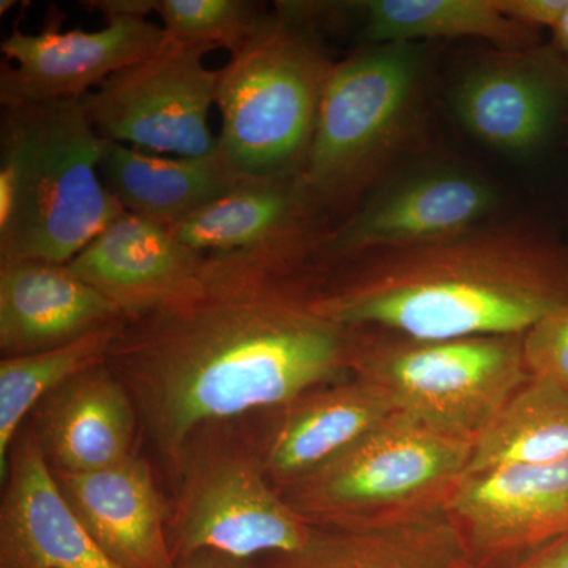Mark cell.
Returning a JSON list of instances; mask_svg holds the SVG:
<instances>
[{"label":"cell","mask_w":568,"mask_h":568,"mask_svg":"<svg viewBox=\"0 0 568 568\" xmlns=\"http://www.w3.org/2000/svg\"><path fill=\"white\" fill-rule=\"evenodd\" d=\"M263 413L205 425L183 447L166 526L174 562L197 551L254 560L308 540L312 526L268 480Z\"/></svg>","instance_id":"6"},{"label":"cell","mask_w":568,"mask_h":568,"mask_svg":"<svg viewBox=\"0 0 568 568\" xmlns=\"http://www.w3.org/2000/svg\"><path fill=\"white\" fill-rule=\"evenodd\" d=\"M351 20L366 43H418L422 40H484L500 52L529 51L540 33L518 24L495 0H362L331 2L328 28Z\"/></svg>","instance_id":"23"},{"label":"cell","mask_w":568,"mask_h":568,"mask_svg":"<svg viewBox=\"0 0 568 568\" xmlns=\"http://www.w3.org/2000/svg\"><path fill=\"white\" fill-rule=\"evenodd\" d=\"M394 413L357 377L304 392L263 413L264 463L276 491L353 446Z\"/></svg>","instance_id":"18"},{"label":"cell","mask_w":568,"mask_h":568,"mask_svg":"<svg viewBox=\"0 0 568 568\" xmlns=\"http://www.w3.org/2000/svg\"><path fill=\"white\" fill-rule=\"evenodd\" d=\"M497 196L489 183L450 166L424 168L383 181L317 246L334 263L368 250L437 241L487 223Z\"/></svg>","instance_id":"10"},{"label":"cell","mask_w":568,"mask_h":568,"mask_svg":"<svg viewBox=\"0 0 568 568\" xmlns=\"http://www.w3.org/2000/svg\"><path fill=\"white\" fill-rule=\"evenodd\" d=\"M552 36H555V50L559 52L560 58L564 59L568 67V7L562 20L559 21V24L552 31Z\"/></svg>","instance_id":"32"},{"label":"cell","mask_w":568,"mask_h":568,"mask_svg":"<svg viewBox=\"0 0 568 568\" xmlns=\"http://www.w3.org/2000/svg\"><path fill=\"white\" fill-rule=\"evenodd\" d=\"M254 568H476L446 511L379 528L312 526L304 547Z\"/></svg>","instance_id":"21"},{"label":"cell","mask_w":568,"mask_h":568,"mask_svg":"<svg viewBox=\"0 0 568 568\" xmlns=\"http://www.w3.org/2000/svg\"><path fill=\"white\" fill-rule=\"evenodd\" d=\"M349 375L394 413L474 444L530 377L523 335L424 339L366 327L353 328Z\"/></svg>","instance_id":"8"},{"label":"cell","mask_w":568,"mask_h":568,"mask_svg":"<svg viewBox=\"0 0 568 568\" xmlns=\"http://www.w3.org/2000/svg\"><path fill=\"white\" fill-rule=\"evenodd\" d=\"M567 93L568 67L558 51L500 52L467 71L454 110L481 144L525 156L548 141Z\"/></svg>","instance_id":"13"},{"label":"cell","mask_w":568,"mask_h":568,"mask_svg":"<svg viewBox=\"0 0 568 568\" xmlns=\"http://www.w3.org/2000/svg\"><path fill=\"white\" fill-rule=\"evenodd\" d=\"M529 375L568 390V304L541 317L523 335Z\"/></svg>","instance_id":"27"},{"label":"cell","mask_w":568,"mask_h":568,"mask_svg":"<svg viewBox=\"0 0 568 568\" xmlns=\"http://www.w3.org/2000/svg\"><path fill=\"white\" fill-rule=\"evenodd\" d=\"M129 317L69 264L21 261L0 265V353L18 357L54 349Z\"/></svg>","instance_id":"19"},{"label":"cell","mask_w":568,"mask_h":568,"mask_svg":"<svg viewBox=\"0 0 568 568\" xmlns=\"http://www.w3.org/2000/svg\"><path fill=\"white\" fill-rule=\"evenodd\" d=\"M564 458H568V390L530 376L477 437L466 474Z\"/></svg>","instance_id":"24"},{"label":"cell","mask_w":568,"mask_h":568,"mask_svg":"<svg viewBox=\"0 0 568 568\" xmlns=\"http://www.w3.org/2000/svg\"><path fill=\"white\" fill-rule=\"evenodd\" d=\"M175 568H254L253 560L231 558L216 551H197L175 562Z\"/></svg>","instance_id":"31"},{"label":"cell","mask_w":568,"mask_h":568,"mask_svg":"<svg viewBox=\"0 0 568 568\" xmlns=\"http://www.w3.org/2000/svg\"><path fill=\"white\" fill-rule=\"evenodd\" d=\"M2 481L0 568H121L71 510L29 424L11 444Z\"/></svg>","instance_id":"14"},{"label":"cell","mask_w":568,"mask_h":568,"mask_svg":"<svg viewBox=\"0 0 568 568\" xmlns=\"http://www.w3.org/2000/svg\"><path fill=\"white\" fill-rule=\"evenodd\" d=\"M207 48L168 40L144 61L112 74L81 102L103 140L151 153L204 156L219 149L209 118L219 70L204 65Z\"/></svg>","instance_id":"9"},{"label":"cell","mask_w":568,"mask_h":568,"mask_svg":"<svg viewBox=\"0 0 568 568\" xmlns=\"http://www.w3.org/2000/svg\"><path fill=\"white\" fill-rule=\"evenodd\" d=\"M474 443L392 413L353 446L280 488L310 526L379 528L446 511Z\"/></svg>","instance_id":"7"},{"label":"cell","mask_w":568,"mask_h":568,"mask_svg":"<svg viewBox=\"0 0 568 568\" xmlns=\"http://www.w3.org/2000/svg\"><path fill=\"white\" fill-rule=\"evenodd\" d=\"M204 260L170 227L125 211L69 267L130 317L196 290Z\"/></svg>","instance_id":"16"},{"label":"cell","mask_w":568,"mask_h":568,"mask_svg":"<svg viewBox=\"0 0 568 568\" xmlns=\"http://www.w3.org/2000/svg\"><path fill=\"white\" fill-rule=\"evenodd\" d=\"M100 174L123 211L166 227L183 222L244 181L219 149L194 159H168L106 140Z\"/></svg>","instance_id":"22"},{"label":"cell","mask_w":568,"mask_h":568,"mask_svg":"<svg viewBox=\"0 0 568 568\" xmlns=\"http://www.w3.org/2000/svg\"><path fill=\"white\" fill-rule=\"evenodd\" d=\"M168 40L186 47L231 52L260 28L268 11L246 0H153Z\"/></svg>","instance_id":"26"},{"label":"cell","mask_w":568,"mask_h":568,"mask_svg":"<svg viewBox=\"0 0 568 568\" xmlns=\"http://www.w3.org/2000/svg\"><path fill=\"white\" fill-rule=\"evenodd\" d=\"M317 244L207 254L196 290L126 317L106 365L170 484L196 429L351 376L353 327L313 308Z\"/></svg>","instance_id":"1"},{"label":"cell","mask_w":568,"mask_h":568,"mask_svg":"<svg viewBox=\"0 0 568 568\" xmlns=\"http://www.w3.org/2000/svg\"><path fill=\"white\" fill-rule=\"evenodd\" d=\"M100 549L121 568H175L168 541L171 503L140 454L89 473H52Z\"/></svg>","instance_id":"15"},{"label":"cell","mask_w":568,"mask_h":568,"mask_svg":"<svg viewBox=\"0 0 568 568\" xmlns=\"http://www.w3.org/2000/svg\"><path fill=\"white\" fill-rule=\"evenodd\" d=\"M103 141L81 100L2 106L0 265L69 264L125 212L100 174Z\"/></svg>","instance_id":"3"},{"label":"cell","mask_w":568,"mask_h":568,"mask_svg":"<svg viewBox=\"0 0 568 568\" xmlns=\"http://www.w3.org/2000/svg\"><path fill=\"white\" fill-rule=\"evenodd\" d=\"M493 568H568V536L551 541L514 562Z\"/></svg>","instance_id":"29"},{"label":"cell","mask_w":568,"mask_h":568,"mask_svg":"<svg viewBox=\"0 0 568 568\" xmlns=\"http://www.w3.org/2000/svg\"><path fill=\"white\" fill-rule=\"evenodd\" d=\"M567 304L568 242L528 222L317 263L313 286L336 324L424 339L525 335Z\"/></svg>","instance_id":"2"},{"label":"cell","mask_w":568,"mask_h":568,"mask_svg":"<svg viewBox=\"0 0 568 568\" xmlns=\"http://www.w3.org/2000/svg\"><path fill=\"white\" fill-rule=\"evenodd\" d=\"M476 568L568 536V458L465 474L446 507Z\"/></svg>","instance_id":"11"},{"label":"cell","mask_w":568,"mask_h":568,"mask_svg":"<svg viewBox=\"0 0 568 568\" xmlns=\"http://www.w3.org/2000/svg\"><path fill=\"white\" fill-rule=\"evenodd\" d=\"M166 43L163 28L136 17L114 18L100 31L47 28L26 33L17 29L0 47L7 61L0 71V103L81 100L112 74L151 58Z\"/></svg>","instance_id":"12"},{"label":"cell","mask_w":568,"mask_h":568,"mask_svg":"<svg viewBox=\"0 0 568 568\" xmlns=\"http://www.w3.org/2000/svg\"><path fill=\"white\" fill-rule=\"evenodd\" d=\"M420 78L416 43H365L335 63L301 173L310 200L332 224L386 179L413 126Z\"/></svg>","instance_id":"5"},{"label":"cell","mask_w":568,"mask_h":568,"mask_svg":"<svg viewBox=\"0 0 568 568\" xmlns=\"http://www.w3.org/2000/svg\"><path fill=\"white\" fill-rule=\"evenodd\" d=\"M497 9L530 31H555L562 20L568 0H495Z\"/></svg>","instance_id":"28"},{"label":"cell","mask_w":568,"mask_h":568,"mask_svg":"<svg viewBox=\"0 0 568 568\" xmlns=\"http://www.w3.org/2000/svg\"><path fill=\"white\" fill-rule=\"evenodd\" d=\"M334 226L310 200L301 175L244 179L219 200L170 227L204 254L321 242Z\"/></svg>","instance_id":"20"},{"label":"cell","mask_w":568,"mask_h":568,"mask_svg":"<svg viewBox=\"0 0 568 568\" xmlns=\"http://www.w3.org/2000/svg\"><path fill=\"white\" fill-rule=\"evenodd\" d=\"M316 32L268 13L219 70V151L244 179L301 175L335 67Z\"/></svg>","instance_id":"4"},{"label":"cell","mask_w":568,"mask_h":568,"mask_svg":"<svg viewBox=\"0 0 568 568\" xmlns=\"http://www.w3.org/2000/svg\"><path fill=\"white\" fill-rule=\"evenodd\" d=\"M52 473H89L134 454L140 417L106 362L78 373L33 407L28 422Z\"/></svg>","instance_id":"17"},{"label":"cell","mask_w":568,"mask_h":568,"mask_svg":"<svg viewBox=\"0 0 568 568\" xmlns=\"http://www.w3.org/2000/svg\"><path fill=\"white\" fill-rule=\"evenodd\" d=\"M126 317L104 324L54 349L0 361V478L7 473L11 444L33 407L78 373L106 362Z\"/></svg>","instance_id":"25"},{"label":"cell","mask_w":568,"mask_h":568,"mask_svg":"<svg viewBox=\"0 0 568 568\" xmlns=\"http://www.w3.org/2000/svg\"><path fill=\"white\" fill-rule=\"evenodd\" d=\"M84 6L100 11L106 21L126 17L148 18L153 11V0H93Z\"/></svg>","instance_id":"30"}]
</instances>
